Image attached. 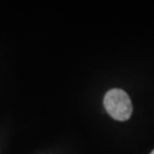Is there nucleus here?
Instances as JSON below:
<instances>
[{"label":"nucleus","instance_id":"obj_1","mask_svg":"<svg viewBox=\"0 0 154 154\" xmlns=\"http://www.w3.org/2000/svg\"><path fill=\"white\" fill-rule=\"evenodd\" d=\"M104 107L107 113L118 121H125L132 114V103L128 94L121 89H111L104 96Z\"/></svg>","mask_w":154,"mask_h":154},{"label":"nucleus","instance_id":"obj_2","mask_svg":"<svg viewBox=\"0 0 154 154\" xmlns=\"http://www.w3.org/2000/svg\"><path fill=\"white\" fill-rule=\"evenodd\" d=\"M150 154H154V150H153V151H152L151 153H150Z\"/></svg>","mask_w":154,"mask_h":154}]
</instances>
